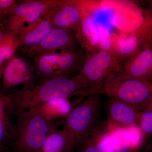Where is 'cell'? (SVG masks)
Returning a JSON list of instances; mask_svg holds the SVG:
<instances>
[{
  "label": "cell",
  "instance_id": "obj_24",
  "mask_svg": "<svg viewBox=\"0 0 152 152\" xmlns=\"http://www.w3.org/2000/svg\"><path fill=\"white\" fill-rule=\"evenodd\" d=\"M18 6L15 0H0V12L7 18L13 13Z\"/></svg>",
  "mask_w": 152,
  "mask_h": 152
},
{
  "label": "cell",
  "instance_id": "obj_20",
  "mask_svg": "<svg viewBox=\"0 0 152 152\" xmlns=\"http://www.w3.org/2000/svg\"><path fill=\"white\" fill-rule=\"evenodd\" d=\"M126 128L133 152L141 151L146 139L140 128L137 124L132 125Z\"/></svg>",
  "mask_w": 152,
  "mask_h": 152
},
{
  "label": "cell",
  "instance_id": "obj_13",
  "mask_svg": "<svg viewBox=\"0 0 152 152\" xmlns=\"http://www.w3.org/2000/svg\"><path fill=\"white\" fill-rule=\"evenodd\" d=\"M78 146V152H115L106 124H98Z\"/></svg>",
  "mask_w": 152,
  "mask_h": 152
},
{
  "label": "cell",
  "instance_id": "obj_21",
  "mask_svg": "<svg viewBox=\"0 0 152 152\" xmlns=\"http://www.w3.org/2000/svg\"><path fill=\"white\" fill-rule=\"evenodd\" d=\"M137 125L146 139L151 137L152 134V106L140 111Z\"/></svg>",
  "mask_w": 152,
  "mask_h": 152
},
{
  "label": "cell",
  "instance_id": "obj_22",
  "mask_svg": "<svg viewBox=\"0 0 152 152\" xmlns=\"http://www.w3.org/2000/svg\"><path fill=\"white\" fill-rule=\"evenodd\" d=\"M138 45V41L134 37L121 40L118 44V53L124 56L130 55L136 50Z\"/></svg>",
  "mask_w": 152,
  "mask_h": 152
},
{
  "label": "cell",
  "instance_id": "obj_5",
  "mask_svg": "<svg viewBox=\"0 0 152 152\" xmlns=\"http://www.w3.org/2000/svg\"><path fill=\"white\" fill-rule=\"evenodd\" d=\"M84 56L76 49L34 57L36 81L39 84L52 79L74 77L79 72Z\"/></svg>",
  "mask_w": 152,
  "mask_h": 152
},
{
  "label": "cell",
  "instance_id": "obj_14",
  "mask_svg": "<svg viewBox=\"0 0 152 152\" xmlns=\"http://www.w3.org/2000/svg\"><path fill=\"white\" fill-rule=\"evenodd\" d=\"M152 68V50L146 47L122 66L120 72L129 77L151 81Z\"/></svg>",
  "mask_w": 152,
  "mask_h": 152
},
{
  "label": "cell",
  "instance_id": "obj_2",
  "mask_svg": "<svg viewBox=\"0 0 152 152\" xmlns=\"http://www.w3.org/2000/svg\"><path fill=\"white\" fill-rule=\"evenodd\" d=\"M16 121L10 136L17 152H38L47 137L61 121H51L30 111L16 114Z\"/></svg>",
  "mask_w": 152,
  "mask_h": 152
},
{
  "label": "cell",
  "instance_id": "obj_4",
  "mask_svg": "<svg viewBox=\"0 0 152 152\" xmlns=\"http://www.w3.org/2000/svg\"><path fill=\"white\" fill-rule=\"evenodd\" d=\"M120 57L111 50L95 51L84 56L78 75L81 77L89 89L100 94L108 78L120 72Z\"/></svg>",
  "mask_w": 152,
  "mask_h": 152
},
{
  "label": "cell",
  "instance_id": "obj_9",
  "mask_svg": "<svg viewBox=\"0 0 152 152\" xmlns=\"http://www.w3.org/2000/svg\"><path fill=\"white\" fill-rule=\"evenodd\" d=\"M2 75L4 91L20 85L23 86V89H29L35 85L34 66L15 55L5 64Z\"/></svg>",
  "mask_w": 152,
  "mask_h": 152
},
{
  "label": "cell",
  "instance_id": "obj_23",
  "mask_svg": "<svg viewBox=\"0 0 152 152\" xmlns=\"http://www.w3.org/2000/svg\"><path fill=\"white\" fill-rule=\"evenodd\" d=\"M99 30V42L98 45L102 48V50H111L110 34L107 27L103 25L97 23Z\"/></svg>",
  "mask_w": 152,
  "mask_h": 152
},
{
  "label": "cell",
  "instance_id": "obj_19",
  "mask_svg": "<svg viewBox=\"0 0 152 152\" xmlns=\"http://www.w3.org/2000/svg\"><path fill=\"white\" fill-rule=\"evenodd\" d=\"M20 47V43L17 35L7 31L4 37L0 43V66L13 57Z\"/></svg>",
  "mask_w": 152,
  "mask_h": 152
},
{
  "label": "cell",
  "instance_id": "obj_7",
  "mask_svg": "<svg viewBox=\"0 0 152 152\" xmlns=\"http://www.w3.org/2000/svg\"><path fill=\"white\" fill-rule=\"evenodd\" d=\"M61 0H27L18 5L13 13L8 17L6 30L17 35L23 27L32 23Z\"/></svg>",
  "mask_w": 152,
  "mask_h": 152
},
{
  "label": "cell",
  "instance_id": "obj_30",
  "mask_svg": "<svg viewBox=\"0 0 152 152\" xmlns=\"http://www.w3.org/2000/svg\"><path fill=\"white\" fill-rule=\"evenodd\" d=\"M142 152V151H140V152Z\"/></svg>",
  "mask_w": 152,
  "mask_h": 152
},
{
  "label": "cell",
  "instance_id": "obj_26",
  "mask_svg": "<svg viewBox=\"0 0 152 152\" xmlns=\"http://www.w3.org/2000/svg\"><path fill=\"white\" fill-rule=\"evenodd\" d=\"M7 18L0 12V26L6 29V21Z\"/></svg>",
  "mask_w": 152,
  "mask_h": 152
},
{
  "label": "cell",
  "instance_id": "obj_15",
  "mask_svg": "<svg viewBox=\"0 0 152 152\" xmlns=\"http://www.w3.org/2000/svg\"><path fill=\"white\" fill-rule=\"evenodd\" d=\"M78 145L76 139L64 126L52 131L38 152H71Z\"/></svg>",
  "mask_w": 152,
  "mask_h": 152
},
{
  "label": "cell",
  "instance_id": "obj_11",
  "mask_svg": "<svg viewBox=\"0 0 152 152\" xmlns=\"http://www.w3.org/2000/svg\"><path fill=\"white\" fill-rule=\"evenodd\" d=\"M51 9L32 23L23 27L17 34L23 52L36 46L53 28Z\"/></svg>",
  "mask_w": 152,
  "mask_h": 152
},
{
  "label": "cell",
  "instance_id": "obj_28",
  "mask_svg": "<svg viewBox=\"0 0 152 152\" xmlns=\"http://www.w3.org/2000/svg\"><path fill=\"white\" fill-rule=\"evenodd\" d=\"M7 31V30L6 29L0 26V43L1 42L4 37Z\"/></svg>",
  "mask_w": 152,
  "mask_h": 152
},
{
  "label": "cell",
  "instance_id": "obj_1",
  "mask_svg": "<svg viewBox=\"0 0 152 152\" xmlns=\"http://www.w3.org/2000/svg\"><path fill=\"white\" fill-rule=\"evenodd\" d=\"M93 91L89 89L78 75L52 79L5 96V107L16 115L37 108L56 98H69L77 95L86 97L92 94Z\"/></svg>",
  "mask_w": 152,
  "mask_h": 152
},
{
  "label": "cell",
  "instance_id": "obj_18",
  "mask_svg": "<svg viewBox=\"0 0 152 152\" xmlns=\"http://www.w3.org/2000/svg\"><path fill=\"white\" fill-rule=\"evenodd\" d=\"M115 152H133L126 127L109 126L106 124Z\"/></svg>",
  "mask_w": 152,
  "mask_h": 152
},
{
  "label": "cell",
  "instance_id": "obj_12",
  "mask_svg": "<svg viewBox=\"0 0 152 152\" xmlns=\"http://www.w3.org/2000/svg\"><path fill=\"white\" fill-rule=\"evenodd\" d=\"M109 126L127 127L138 124L140 111L129 104L110 98L107 105Z\"/></svg>",
  "mask_w": 152,
  "mask_h": 152
},
{
  "label": "cell",
  "instance_id": "obj_25",
  "mask_svg": "<svg viewBox=\"0 0 152 152\" xmlns=\"http://www.w3.org/2000/svg\"><path fill=\"white\" fill-rule=\"evenodd\" d=\"M6 121L4 112L0 113V142L2 141L6 135Z\"/></svg>",
  "mask_w": 152,
  "mask_h": 152
},
{
  "label": "cell",
  "instance_id": "obj_17",
  "mask_svg": "<svg viewBox=\"0 0 152 152\" xmlns=\"http://www.w3.org/2000/svg\"><path fill=\"white\" fill-rule=\"evenodd\" d=\"M78 4L81 14V22L76 36L79 44L83 45L86 41L91 47L97 46L99 42V30L97 23L92 17L86 16L80 3Z\"/></svg>",
  "mask_w": 152,
  "mask_h": 152
},
{
  "label": "cell",
  "instance_id": "obj_31",
  "mask_svg": "<svg viewBox=\"0 0 152 152\" xmlns=\"http://www.w3.org/2000/svg\"><path fill=\"white\" fill-rule=\"evenodd\" d=\"M0 152H1V151H0Z\"/></svg>",
  "mask_w": 152,
  "mask_h": 152
},
{
  "label": "cell",
  "instance_id": "obj_16",
  "mask_svg": "<svg viewBox=\"0 0 152 152\" xmlns=\"http://www.w3.org/2000/svg\"><path fill=\"white\" fill-rule=\"evenodd\" d=\"M72 108L69 98H58L29 111L40 114L49 121H54L64 119Z\"/></svg>",
  "mask_w": 152,
  "mask_h": 152
},
{
  "label": "cell",
  "instance_id": "obj_3",
  "mask_svg": "<svg viewBox=\"0 0 152 152\" xmlns=\"http://www.w3.org/2000/svg\"><path fill=\"white\" fill-rule=\"evenodd\" d=\"M103 91L110 97L129 104L139 111L152 105L151 81L129 77L121 72L108 78Z\"/></svg>",
  "mask_w": 152,
  "mask_h": 152
},
{
  "label": "cell",
  "instance_id": "obj_6",
  "mask_svg": "<svg viewBox=\"0 0 152 152\" xmlns=\"http://www.w3.org/2000/svg\"><path fill=\"white\" fill-rule=\"evenodd\" d=\"M101 109L99 94H92L80 101L63 120L64 126L76 139L78 145L97 124Z\"/></svg>",
  "mask_w": 152,
  "mask_h": 152
},
{
  "label": "cell",
  "instance_id": "obj_8",
  "mask_svg": "<svg viewBox=\"0 0 152 152\" xmlns=\"http://www.w3.org/2000/svg\"><path fill=\"white\" fill-rule=\"evenodd\" d=\"M79 44L76 32L53 28L36 46L23 51L30 58L56 53L57 51L76 50Z\"/></svg>",
  "mask_w": 152,
  "mask_h": 152
},
{
  "label": "cell",
  "instance_id": "obj_29",
  "mask_svg": "<svg viewBox=\"0 0 152 152\" xmlns=\"http://www.w3.org/2000/svg\"><path fill=\"white\" fill-rule=\"evenodd\" d=\"M5 64L2 65L0 66V79H1V77L2 76L3 71H4V68Z\"/></svg>",
  "mask_w": 152,
  "mask_h": 152
},
{
  "label": "cell",
  "instance_id": "obj_27",
  "mask_svg": "<svg viewBox=\"0 0 152 152\" xmlns=\"http://www.w3.org/2000/svg\"><path fill=\"white\" fill-rule=\"evenodd\" d=\"M5 107V96H0V113L4 111V107Z\"/></svg>",
  "mask_w": 152,
  "mask_h": 152
},
{
  "label": "cell",
  "instance_id": "obj_10",
  "mask_svg": "<svg viewBox=\"0 0 152 152\" xmlns=\"http://www.w3.org/2000/svg\"><path fill=\"white\" fill-rule=\"evenodd\" d=\"M53 28L77 32L81 22V14L77 1H62L51 10Z\"/></svg>",
  "mask_w": 152,
  "mask_h": 152
}]
</instances>
